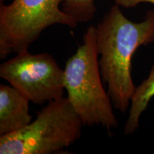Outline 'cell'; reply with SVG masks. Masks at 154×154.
Listing matches in <instances>:
<instances>
[{
    "instance_id": "6da1fadb",
    "label": "cell",
    "mask_w": 154,
    "mask_h": 154,
    "mask_svg": "<svg viewBox=\"0 0 154 154\" xmlns=\"http://www.w3.org/2000/svg\"><path fill=\"white\" fill-rule=\"evenodd\" d=\"M96 33L102 79L107 84L113 107L126 113L136 89L132 57L140 46L154 42V10L148 11L141 22H134L115 4L96 26Z\"/></svg>"
},
{
    "instance_id": "7a4b0ae2",
    "label": "cell",
    "mask_w": 154,
    "mask_h": 154,
    "mask_svg": "<svg viewBox=\"0 0 154 154\" xmlns=\"http://www.w3.org/2000/svg\"><path fill=\"white\" fill-rule=\"evenodd\" d=\"M101 79L96 26L91 25L83 36L82 44L66 63L65 90L84 126H101L110 131L119 122Z\"/></svg>"
},
{
    "instance_id": "3957f363",
    "label": "cell",
    "mask_w": 154,
    "mask_h": 154,
    "mask_svg": "<svg viewBox=\"0 0 154 154\" xmlns=\"http://www.w3.org/2000/svg\"><path fill=\"white\" fill-rule=\"evenodd\" d=\"M84 126L67 97L48 102L22 129L0 136L1 154L59 153L74 144Z\"/></svg>"
},
{
    "instance_id": "277c9868",
    "label": "cell",
    "mask_w": 154,
    "mask_h": 154,
    "mask_svg": "<svg viewBox=\"0 0 154 154\" xmlns=\"http://www.w3.org/2000/svg\"><path fill=\"white\" fill-rule=\"evenodd\" d=\"M65 0H13L0 5V58L28 50L46 29L75 28L79 22L61 9Z\"/></svg>"
},
{
    "instance_id": "5b68a950",
    "label": "cell",
    "mask_w": 154,
    "mask_h": 154,
    "mask_svg": "<svg viewBox=\"0 0 154 154\" xmlns=\"http://www.w3.org/2000/svg\"><path fill=\"white\" fill-rule=\"evenodd\" d=\"M0 77L36 104L63 96L64 70L49 54L20 51L0 65Z\"/></svg>"
},
{
    "instance_id": "8992f818",
    "label": "cell",
    "mask_w": 154,
    "mask_h": 154,
    "mask_svg": "<svg viewBox=\"0 0 154 154\" xmlns=\"http://www.w3.org/2000/svg\"><path fill=\"white\" fill-rule=\"evenodd\" d=\"M29 101L14 86L0 84V136L22 129L32 122Z\"/></svg>"
},
{
    "instance_id": "52a82bcc",
    "label": "cell",
    "mask_w": 154,
    "mask_h": 154,
    "mask_svg": "<svg viewBox=\"0 0 154 154\" xmlns=\"http://www.w3.org/2000/svg\"><path fill=\"white\" fill-rule=\"evenodd\" d=\"M154 96V64L149 75L139 86L136 87L131 99L128 116L124 126V134L131 135L138 130L140 118L147 109L149 102Z\"/></svg>"
},
{
    "instance_id": "ba28073f",
    "label": "cell",
    "mask_w": 154,
    "mask_h": 154,
    "mask_svg": "<svg viewBox=\"0 0 154 154\" xmlns=\"http://www.w3.org/2000/svg\"><path fill=\"white\" fill-rule=\"evenodd\" d=\"M96 0H65L61 9L79 23L88 22L95 16Z\"/></svg>"
},
{
    "instance_id": "9c48e42d",
    "label": "cell",
    "mask_w": 154,
    "mask_h": 154,
    "mask_svg": "<svg viewBox=\"0 0 154 154\" xmlns=\"http://www.w3.org/2000/svg\"><path fill=\"white\" fill-rule=\"evenodd\" d=\"M115 3L121 7L128 9L136 7L140 4L150 3L154 5V0H115Z\"/></svg>"
}]
</instances>
